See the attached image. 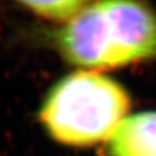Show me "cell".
<instances>
[{
  "mask_svg": "<svg viewBox=\"0 0 156 156\" xmlns=\"http://www.w3.org/2000/svg\"><path fill=\"white\" fill-rule=\"evenodd\" d=\"M62 55L87 68H115L156 56V14L143 3L89 2L55 36Z\"/></svg>",
  "mask_w": 156,
  "mask_h": 156,
  "instance_id": "1",
  "label": "cell"
},
{
  "mask_svg": "<svg viewBox=\"0 0 156 156\" xmlns=\"http://www.w3.org/2000/svg\"><path fill=\"white\" fill-rule=\"evenodd\" d=\"M130 104L118 81L94 71H78L50 89L38 118L58 143L83 147L110 139L128 116Z\"/></svg>",
  "mask_w": 156,
  "mask_h": 156,
  "instance_id": "2",
  "label": "cell"
},
{
  "mask_svg": "<svg viewBox=\"0 0 156 156\" xmlns=\"http://www.w3.org/2000/svg\"><path fill=\"white\" fill-rule=\"evenodd\" d=\"M105 150L108 156H156V112L128 115Z\"/></svg>",
  "mask_w": 156,
  "mask_h": 156,
  "instance_id": "3",
  "label": "cell"
},
{
  "mask_svg": "<svg viewBox=\"0 0 156 156\" xmlns=\"http://www.w3.org/2000/svg\"><path fill=\"white\" fill-rule=\"evenodd\" d=\"M90 1L83 0H55V1H21L28 11L39 16L67 23L83 10Z\"/></svg>",
  "mask_w": 156,
  "mask_h": 156,
  "instance_id": "4",
  "label": "cell"
}]
</instances>
